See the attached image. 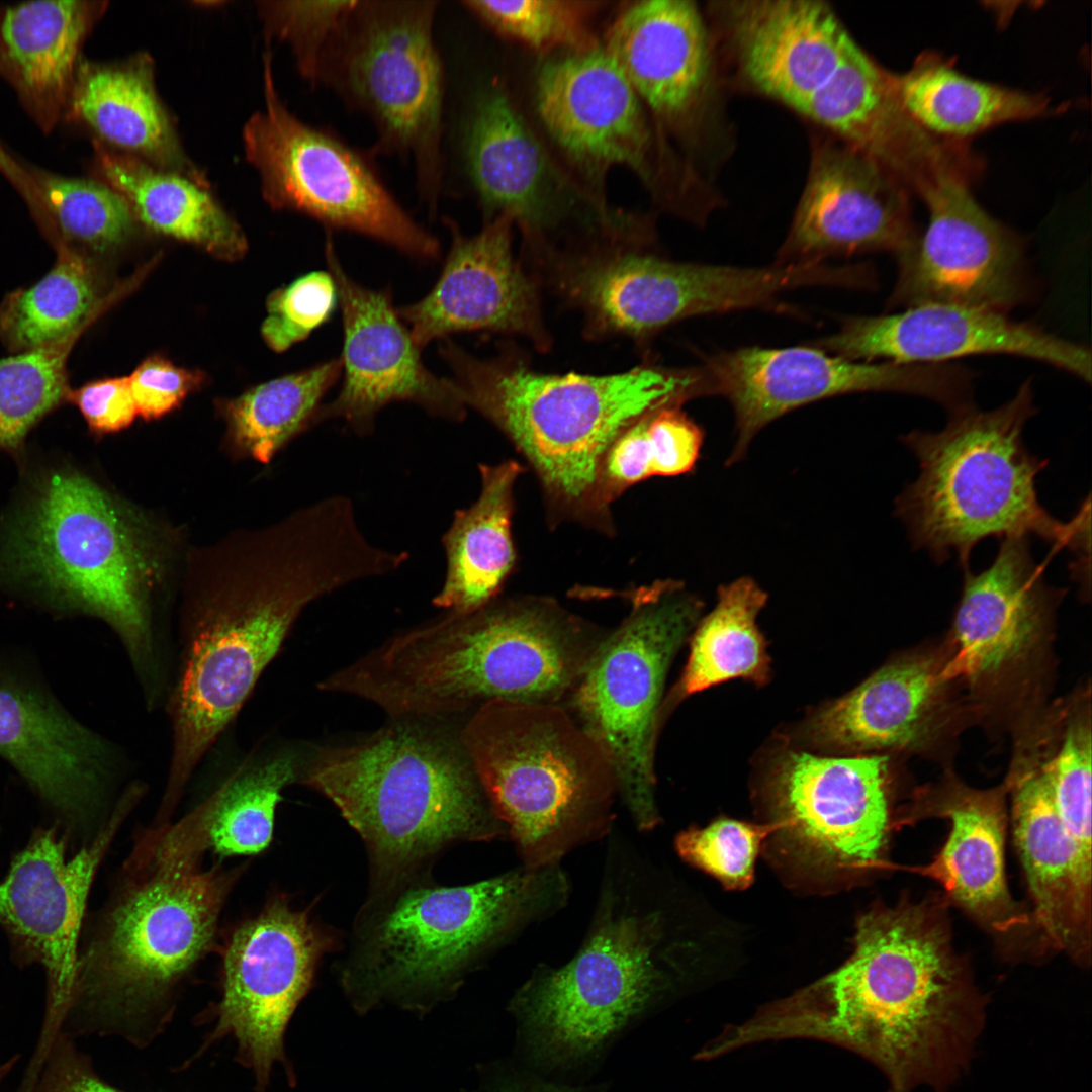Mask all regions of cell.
<instances>
[{
    "label": "cell",
    "instance_id": "6da1fadb",
    "mask_svg": "<svg viewBox=\"0 0 1092 1092\" xmlns=\"http://www.w3.org/2000/svg\"><path fill=\"white\" fill-rule=\"evenodd\" d=\"M938 901L877 906L856 927L835 972L726 1027L727 1046L808 1038L875 1064L887 1092H945L968 1068L984 1024V997L951 946Z\"/></svg>",
    "mask_w": 1092,
    "mask_h": 1092
},
{
    "label": "cell",
    "instance_id": "7a4b0ae2",
    "mask_svg": "<svg viewBox=\"0 0 1092 1092\" xmlns=\"http://www.w3.org/2000/svg\"><path fill=\"white\" fill-rule=\"evenodd\" d=\"M184 605L168 703L172 748L161 804L174 809L194 770L233 722L313 601L393 573L397 559L362 532L353 503L331 495L261 535L259 554Z\"/></svg>",
    "mask_w": 1092,
    "mask_h": 1092
},
{
    "label": "cell",
    "instance_id": "3957f363",
    "mask_svg": "<svg viewBox=\"0 0 1092 1092\" xmlns=\"http://www.w3.org/2000/svg\"><path fill=\"white\" fill-rule=\"evenodd\" d=\"M587 931L565 963L538 964L511 997L527 1062L543 1072L596 1063L627 1027L662 1005L689 973L663 880L614 830Z\"/></svg>",
    "mask_w": 1092,
    "mask_h": 1092
},
{
    "label": "cell",
    "instance_id": "277c9868",
    "mask_svg": "<svg viewBox=\"0 0 1092 1092\" xmlns=\"http://www.w3.org/2000/svg\"><path fill=\"white\" fill-rule=\"evenodd\" d=\"M570 890L561 863L520 864L458 886L441 885L430 872L369 890L337 965L340 986L361 1014L385 1004L426 1014L504 946L565 908Z\"/></svg>",
    "mask_w": 1092,
    "mask_h": 1092
},
{
    "label": "cell",
    "instance_id": "5b68a950",
    "mask_svg": "<svg viewBox=\"0 0 1092 1092\" xmlns=\"http://www.w3.org/2000/svg\"><path fill=\"white\" fill-rule=\"evenodd\" d=\"M550 599L493 600L400 633L321 682L399 719H429L495 700L556 705L597 644Z\"/></svg>",
    "mask_w": 1092,
    "mask_h": 1092
},
{
    "label": "cell",
    "instance_id": "8992f818",
    "mask_svg": "<svg viewBox=\"0 0 1092 1092\" xmlns=\"http://www.w3.org/2000/svg\"><path fill=\"white\" fill-rule=\"evenodd\" d=\"M439 351L465 407L492 423L536 474L549 520L607 534L612 516L599 483L613 443L643 416L704 395L698 368L644 364L612 375H556L510 350L480 359L447 338Z\"/></svg>",
    "mask_w": 1092,
    "mask_h": 1092
},
{
    "label": "cell",
    "instance_id": "52a82bcc",
    "mask_svg": "<svg viewBox=\"0 0 1092 1092\" xmlns=\"http://www.w3.org/2000/svg\"><path fill=\"white\" fill-rule=\"evenodd\" d=\"M314 749L298 780L363 841L369 890L430 873L450 847L508 837L459 741L415 719Z\"/></svg>",
    "mask_w": 1092,
    "mask_h": 1092
},
{
    "label": "cell",
    "instance_id": "ba28073f",
    "mask_svg": "<svg viewBox=\"0 0 1092 1092\" xmlns=\"http://www.w3.org/2000/svg\"><path fill=\"white\" fill-rule=\"evenodd\" d=\"M1035 412L1028 379L997 408L981 411L970 402L953 410L942 430L903 437L920 474L899 494L895 512L915 549L939 564L956 557L966 569L985 538L1035 535L1055 548H1070L1084 563L1090 503L1068 523L1040 505L1035 481L1045 462L1022 439Z\"/></svg>",
    "mask_w": 1092,
    "mask_h": 1092
},
{
    "label": "cell",
    "instance_id": "9c48e42d",
    "mask_svg": "<svg viewBox=\"0 0 1092 1092\" xmlns=\"http://www.w3.org/2000/svg\"><path fill=\"white\" fill-rule=\"evenodd\" d=\"M152 542L102 486L60 468L36 484L8 544L13 577L35 602L55 613L98 618L115 632L148 699L158 674L149 602L159 564Z\"/></svg>",
    "mask_w": 1092,
    "mask_h": 1092
},
{
    "label": "cell",
    "instance_id": "30bf717a",
    "mask_svg": "<svg viewBox=\"0 0 1092 1092\" xmlns=\"http://www.w3.org/2000/svg\"><path fill=\"white\" fill-rule=\"evenodd\" d=\"M458 738L521 866L561 863L613 831L612 766L557 705L488 702Z\"/></svg>",
    "mask_w": 1092,
    "mask_h": 1092
},
{
    "label": "cell",
    "instance_id": "8fae6325",
    "mask_svg": "<svg viewBox=\"0 0 1092 1092\" xmlns=\"http://www.w3.org/2000/svg\"><path fill=\"white\" fill-rule=\"evenodd\" d=\"M162 838L80 962L65 1032L116 1030L148 1015L209 946L231 878ZM69 1034V1036H70Z\"/></svg>",
    "mask_w": 1092,
    "mask_h": 1092
},
{
    "label": "cell",
    "instance_id": "7c38bea8",
    "mask_svg": "<svg viewBox=\"0 0 1092 1092\" xmlns=\"http://www.w3.org/2000/svg\"><path fill=\"white\" fill-rule=\"evenodd\" d=\"M629 599V614L597 644L572 702L579 726L612 766L634 826L647 832L661 821L654 751L665 675L701 606L672 580L637 589Z\"/></svg>",
    "mask_w": 1092,
    "mask_h": 1092
},
{
    "label": "cell",
    "instance_id": "4fadbf2b",
    "mask_svg": "<svg viewBox=\"0 0 1092 1092\" xmlns=\"http://www.w3.org/2000/svg\"><path fill=\"white\" fill-rule=\"evenodd\" d=\"M436 1H357L332 39L326 75L367 114L377 149L411 158L421 197L442 187L444 71L434 40Z\"/></svg>",
    "mask_w": 1092,
    "mask_h": 1092
},
{
    "label": "cell",
    "instance_id": "5bb4252c",
    "mask_svg": "<svg viewBox=\"0 0 1092 1092\" xmlns=\"http://www.w3.org/2000/svg\"><path fill=\"white\" fill-rule=\"evenodd\" d=\"M652 235L630 231L595 237L583 246L553 247L535 267L580 309L589 336L644 340L687 317L763 305L767 283L761 270L659 257L648 250Z\"/></svg>",
    "mask_w": 1092,
    "mask_h": 1092
},
{
    "label": "cell",
    "instance_id": "9a60e30c",
    "mask_svg": "<svg viewBox=\"0 0 1092 1092\" xmlns=\"http://www.w3.org/2000/svg\"><path fill=\"white\" fill-rule=\"evenodd\" d=\"M264 93V109L246 124L244 143L273 206L369 236L420 260L439 256L437 239L404 211L364 155L287 110L275 89L269 54Z\"/></svg>",
    "mask_w": 1092,
    "mask_h": 1092
},
{
    "label": "cell",
    "instance_id": "2e32d148",
    "mask_svg": "<svg viewBox=\"0 0 1092 1092\" xmlns=\"http://www.w3.org/2000/svg\"><path fill=\"white\" fill-rule=\"evenodd\" d=\"M888 760L783 753L766 784L779 845L823 876L854 878L874 870L891 829Z\"/></svg>",
    "mask_w": 1092,
    "mask_h": 1092
},
{
    "label": "cell",
    "instance_id": "e0dca14e",
    "mask_svg": "<svg viewBox=\"0 0 1092 1092\" xmlns=\"http://www.w3.org/2000/svg\"><path fill=\"white\" fill-rule=\"evenodd\" d=\"M340 945L338 933L311 908L295 909L281 895L236 929L223 960L222 997L210 1041L232 1035L238 1059L264 1092L276 1062L286 1065L284 1034L313 985L323 958Z\"/></svg>",
    "mask_w": 1092,
    "mask_h": 1092
},
{
    "label": "cell",
    "instance_id": "ac0fdd59",
    "mask_svg": "<svg viewBox=\"0 0 1092 1092\" xmlns=\"http://www.w3.org/2000/svg\"><path fill=\"white\" fill-rule=\"evenodd\" d=\"M708 394L731 403L736 442L728 463L740 460L754 436L788 412L826 397L890 391L924 396L950 411L970 399L971 373L945 363H870L816 347L742 348L712 356L701 367Z\"/></svg>",
    "mask_w": 1092,
    "mask_h": 1092
},
{
    "label": "cell",
    "instance_id": "d6986e66",
    "mask_svg": "<svg viewBox=\"0 0 1092 1092\" xmlns=\"http://www.w3.org/2000/svg\"><path fill=\"white\" fill-rule=\"evenodd\" d=\"M128 789L112 817L87 847L72 858L54 828L37 832L0 883V923L16 946L47 972V1010L31 1060L47 1054L74 1005L80 962L78 938L90 887L120 824L139 800Z\"/></svg>",
    "mask_w": 1092,
    "mask_h": 1092
},
{
    "label": "cell",
    "instance_id": "ffe728a7",
    "mask_svg": "<svg viewBox=\"0 0 1092 1092\" xmlns=\"http://www.w3.org/2000/svg\"><path fill=\"white\" fill-rule=\"evenodd\" d=\"M972 182L944 175L920 196L928 224L895 255L889 309L943 303L1008 313L1027 299L1024 243L981 207Z\"/></svg>",
    "mask_w": 1092,
    "mask_h": 1092
},
{
    "label": "cell",
    "instance_id": "44dd1931",
    "mask_svg": "<svg viewBox=\"0 0 1092 1092\" xmlns=\"http://www.w3.org/2000/svg\"><path fill=\"white\" fill-rule=\"evenodd\" d=\"M1062 594L1046 584L1029 536L1003 538L987 568L964 569L945 648L951 676L978 698L1020 686L1045 652Z\"/></svg>",
    "mask_w": 1092,
    "mask_h": 1092
},
{
    "label": "cell",
    "instance_id": "7402d4cb",
    "mask_svg": "<svg viewBox=\"0 0 1092 1092\" xmlns=\"http://www.w3.org/2000/svg\"><path fill=\"white\" fill-rule=\"evenodd\" d=\"M325 258L342 312L344 378L337 396L318 408L313 425L340 419L357 435L367 436L379 411L395 401L417 404L447 421H463L467 408L452 380L424 365L390 292L366 288L347 275L331 239Z\"/></svg>",
    "mask_w": 1092,
    "mask_h": 1092
},
{
    "label": "cell",
    "instance_id": "603a6c76",
    "mask_svg": "<svg viewBox=\"0 0 1092 1092\" xmlns=\"http://www.w3.org/2000/svg\"><path fill=\"white\" fill-rule=\"evenodd\" d=\"M536 103L549 135L594 185L603 209L600 183L616 165L631 168L656 193L655 136L641 99L603 47L547 61Z\"/></svg>",
    "mask_w": 1092,
    "mask_h": 1092
},
{
    "label": "cell",
    "instance_id": "cb8c5ba5",
    "mask_svg": "<svg viewBox=\"0 0 1092 1092\" xmlns=\"http://www.w3.org/2000/svg\"><path fill=\"white\" fill-rule=\"evenodd\" d=\"M0 757L75 824L100 811L120 762L112 743L67 711L40 677L1 656Z\"/></svg>",
    "mask_w": 1092,
    "mask_h": 1092
},
{
    "label": "cell",
    "instance_id": "d4e9b609",
    "mask_svg": "<svg viewBox=\"0 0 1092 1092\" xmlns=\"http://www.w3.org/2000/svg\"><path fill=\"white\" fill-rule=\"evenodd\" d=\"M909 192L886 167L853 146L819 144L776 264L884 251L895 256L919 235Z\"/></svg>",
    "mask_w": 1092,
    "mask_h": 1092
},
{
    "label": "cell",
    "instance_id": "484cf974",
    "mask_svg": "<svg viewBox=\"0 0 1092 1092\" xmlns=\"http://www.w3.org/2000/svg\"><path fill=\"white\" fill-rule=\"evenodd\" d=\"M815 347L852 361L939 364L959 357L1006 354L1040 361L1090 382L1091 352L1007 313L928 303L894 314L852 316Z\"/></svg>",
    "mask_w": 1092,
    "mask_h": 1092
},
{
    "label": "cell",
    "instance_id": "4316f807",
    "mask_svg": "<svg viewBox=\"0 0 1092 1092\" xmlns=\"http://www.w3.org/2000/svg\"><path fill=\"white\" fill-rule=\"evenodd\" d=\"M513 223L499 215L468 237L448 222L452 241L437 282L422 299L397 308L420 350L434 340L473 331L516 334L542 351L550 347L539 280L514 256Z\"/></svg>",
    "mask_w": 1092,
    "mask_h": 1092
},
{
    "label": "cell",
    "instance_id": "83f0119b",
    "mask_svg": "<svg viewBox=\"0 0 1092 1092\" xmlns=\"http://www.w3.org/2000/svg\"><path fill=\"white\" fill-rule=\"evenodd\" d=\"M954 682L945 650L900 656L815 713L805 736L818 746L869 754L923 751L948 731Z\"/></svg>",
    "mask_w": 1092,
    "mask_h": 1092
},
{
    "label": "cell",
    "instance_id": "f1b7e54d",
    "mask_svg": "<svg viewBox=\"0 0 1092 1092\" xmlns=\"http://www.w3.org/2000/svg\"><path fill=\"white\" fill-rule=\"evenodd\" d=\"M1006 787L1035 924L1053 947L1082 959L1090 949L1091 864L1057 812L1041 745L1018 749Z\"/></svg>",
    "mask_w": 1092,
    "mask_h": 1092
},
{
    "label": "cell",
    "instance_id": "f546056e",
    "mask_svg": "<svg viewBox=\"0 0 1092 1092\" xmlns=\"http://www.w3.org/2000/svg\"><path fill=\"white\" fill-rule=\"evenodd\" d=\"M721 10L744 79L797 112L855 43L824 2L733 1Z\"/></svg>",
    "mask_w": 1092,
    "mask_h": 1092
},
{
    "label": "cell",
    "instance_id": "4dcf8cb0",
    "mask_svg": "<svg viewBox=\"0 0 1092 1092\" xmlns=\"http://www.w3.org/2000/svg\"><path fill=\"white\" fill-rule=\"evenodd\" d=\"M463 151L487 220L506 215L517 222L528 252L548 245L559 181L502 86L491 84L476 96L463 130Z\"/></svg>",
    "mask_w": 1092,
    "mask_h": 1092
},
{
    "label": "cell",
    "instance_id": "1f68e13d",
    "mask_svg": "<svg viewBox=\"0 0 1092 1092\" xmlns=\"http://www.w3.org/2000/svg\"><path fill=\"white\" fill-rule=\"evenodd\" d=\"M604 49L641 101L669 126L689 122L705 98L712 58L693 1L632 3L615 18Z\"/></svg>",
    "mask_w": 1092,
    "mask_h": 1092
},
{
    "label": "cell",
    "instance_id": "d6a6232c",
    "mask_svg": "<svg viewBox=\"0 0 1092 1092\" xmlns=\"http://www.w3.org/2000/svg\"><path fill=\"white\" fill-rule=\"evenodd\" d=\"M1006 793V785L978 790L945 779L921 791L907 817L949 820L951 829L932 873L960 906L997 932L1018 928L1029 917L1005 879Z\"/></svg>",
    "mask_w": 1092,
    "mask_h": 1092
},
{
    "label": "cell",
    "instance_id": "836d02e7",
    "mask_svg": "<svg viewBox=\"0 0 1092 1092\" xmlns=\"http://www.w3.org/2000/svg\"><path fill=\"white\" fill-rule=\"evenodd\" d=\"M105 9L82 0L0 8V77L44 133L67 118L82 47Z\"/></svg>",
    "mask_w": 1092,
    "mask_h": 1092
},
{
    "label": "cell",
    "instance_id": "e575fe53",
    "mask_svg": "<svg viewBox=\"0 0 1092 1092\" xmlns=\"http://www.w3.org/2000/svg\"><path fill=\"white\" fill-rule=\"evenodd\" d=\"M67 118L159 168L205 186L203 176L185 158L158 98L153 64L146 55L112 65L81 61Z\"/></svg>",
    "mask_w": 1092,
    "mask_h": 1092
},
{
    "label": "cell",
    "instance_id": "d590c367",
    "mask_svg": "<svg viewBox=\"0 0 1092 1092\" xmlns=\"http://www.w3.org/2000/svg\"><path fill=\"white\" fill-rule=\"evenodd\" d=\"M522 471L515 460L479 464L477 499L454 513L442 538L446 572L433 598L436 607L465 614L496 599L516 563L512 518L514 488Z\"/></svg>",
    "mask_w": 1092,
    "mask_h": 1092
},
{
    "label": "cell",
    "instance_id": "8d00e7d4",
    "mask_svg": "<svg viewBox=\"0 0 1092 1092\" xmlns=\"http://www.w3.org/2000/svg\"><path fill=\"white\" fill-rule=\"evenodd\" d=\"M94 148L100 181L116 191L148 226L221 257L236 258L245 251L243 233L204 186L100 142Z\"/></svg>",
    "mask_w": 1092,
    "mask_h": 1092
},
{
    "label": "cell",
    "instance_id": "74e56055",
    "mask_svg": "<svg viewBox=\"0 0 1092 1092\" xmlns=\"http://www.w3.org/2000/svg\"><path fill=\"white\" fill-rule=\"evenodd\" d=\"M892 83L908 114L945 140L963 141L1004 122L1052 112L1044 95L974 80L930 52L904 74H892Z\"/></svg>",
    "mask_w": 1092,
    "mask_h": 1092
},
{
    "label": "cell",
    "instance_id": "f35d334b",
    "mask_svg": "<svg viewBox=\"0 0 1092 1092\" xmlns=\"http://www.w3.org/2000/svg\"><path fill=\"white\" fill-rule=\"evenodd\" d=\"M301 763L292 750L256 752L182 822L197 846L223 856L251 855L270 844L283 790Z\"/></svg>",
    "mask_w": 1092,
    "mask_h": 1092
},
{
    "label": "cell",
    "instance_id": "ab89813d",
    "mask_svg": "<svg viewBox=\"0 0 1092 1092\" xmlns=\"http://www.w3.org/2000/svg\"><path fill=\"white\" fill-rule=\"evenodd\" d=\"M766 600L749 577L719 588L715 608L692 637L689 659L674 689L677 700L734 678L760 686L768 680L766 643L756 625Z\"/></svg>",
    "mask_w": 1092,
    "mask_h": 1092
},
{
    "label": "cell",
    "instance_id": "60d3db41",
    "mask_svg": "<svg viewBox=\"0 0 1092 1092\" xmlns=\"http://www.w3.org/2000/svg\"><path fill=\"white\" fill-rule=\"evenodd\" d=\"M56 254L47 274L7 293L0 304V340L11 353L81 335L99 312L101 280L93 260Z\"/></svg>",
    "mask_w": 1092,
    "mask_h": 1092
},
{
    "label": "cell",
    "instance_id": "b9f144b4",
    "mask_svg": "<svg viewBox=\"0 0 1092 1092\" xmlns=\"http://www.w3.org/2000/svg\"><path fill=\"white\" fill-rule=\"evenodd\" d=\"M342 374L340 358L267 381L225 408L235 448L268 463L292 438L313 425L323 397Z\"/></svg>",
    "mask_w": 1092,
    "mask_h": 1092
},
{
    "label": "cell",
    "instance_id": "7bdbcfd3",
    "mask_svg": "<svg viewBox=\"0 0 1092 1092\" xmlns=\"http://www.w3.org/2000/svg\"><path fill=\"white\" fill-rule=\"evenodd\" d=\"M41 197L34 219L56 253L92 260L122 244L132 230L127 202L105 183L29 167Z\"/></svg>",
    "mask_w": 1092,
    "mask_h": 1092
},
{
    "label": "cell",
    "instance_id": "ee69618b",
    "mask_svg": "<svg viewBox=\"0 0 1092 1092\" xmlns=\"http://www.w3.org/2000/svg\"><path fill=\"white\" fill-rule=\"evenodd\" d=\"M703 438L700 427L677 405L655 410L633 423L604 460L599 483L604 510L610 513L611 504L642 480L694 469Z\"/></svg>",
    "mask_w": 1092,
    "mask_h": 1092
},
{
    "label": "cell",
    "instance_id": "f6af8a7d",
    "mask_svg": "<svg viewBox=\"0 0 1092 1092\" xmlns=\"http://www.w3.org/2000/svg\"><path fill=\"white\" fill-rule=\"evenodd\" d=\"M80 336L0 360V451L18 452L30 430L67 402V364Z\"/></svg>",
    "mask_w": 1092,
    "mask_h": 1092
},
{
    "label": "cell",
    "instance_id": "bcb514c9",
    "mask_svg": "<svg viewBox=\"0 0 1092 1092\" xmlns=\"http://www.w3.org/2000/svg\"><path fill=\"white\" fill-rule=\"evenodd\" d=\"M1060 740L1041 739L1054 804L1083 859L1091 864V720L1084 696L1064 709Z\"/></svg>",
    "mask_w": 1092,
    "mask_h": 1092
},
{
    "label": "cell",
    "instance_id": "7dc6e473",
    "mask_svg": "<svg viewBox=\"0 0 1092 1092\" xmlns=\"http://www.w3.org/2000/svg\"><path fill=\"white\" fill-rule=\"evenodd\" d=\"M462 3L494 31L535 50L579 52L598 46L587 24L594 9L589 2L467 0Z\"/></svg>",
    "mask_w": 1092,
    "mask_h": 1092
},
{
    "label": "cell",
    "instance_id": "c3c4849f",
    "mask_svg": "<svg viewBox=\"0 0 1092 1092\" xmlns=\"http://www.w3.org/2000/svg\"><path fill=\"white\" fill-rule=\"evenodd\" d=\"M776 831L765 825L720 818L708 826L690 827L674 840L686 862L719 880L729 890H744L753 880L755 860L762 841Z\"/></svg>",
    "mask_w": 1092,
    "mask_h": 1092
},
{
    "label": "cell",
    "instance_id": "681fc988",
    "mask_svg": "<svg viewBox=\"0 0 1092 1092\" xmlns=\"http://www.w3.org/2000/svg\"><path fill=\"white\" fill-rule=\"evenodd\" d=\"M357 1L264 2L261 13L267 31L291 47L301 75L316 81L328 47Z\"/></svg>",
    "mask_w": 1092,
    "mask_h": 1092
},
{
    "label": "cell",
    "instance_id": "f907efd6",
    "mask_svg": "<svg viewBox=\"0 0 1092 1092\" xmlns=\"http://www.w3.org/2000/svg\"><path fill=\"white\" fill-rule=\"evenodd\" d=\"M337 303V287L329 272L305 274L270 296L262 325L264 340L276 352L285 351L327 323Z\"/></svg>",
    "mask_w": 1092,
    "mask_h": 1092
},
{
    "label": "cell",
    "instance_id": "816d5d0a",
    "mask_svg": "<svg viewBox=\"0 0 1092 1092\" xmlns=\"http://www.w3.org/2000/svg\"><path fill=\"white\" fill-rule=\"evenodd\" d=\"M17 1092H123L94 1071L87 1055L71 1037L59 1033L50 1045L34 1078Z\"/></svg>",
    "mask_w": 1092,
    "mask_h": 1092
},
{
    "label": "cell",
    "instance_id": "f5cc1de1",
    "mask_svg": "<svg viewBox=\"0 0 1092 1092\" xmlns=\"http://www.w3.org/2000/svg\"><path fill=\"white\" fill-rule=\"evenodd\" d=\"M128 379L138 415L157 419L176 408L199 383L200 376L163 358L151 357Z\"/></svg>",
    "mask_w": 1092,
    "mask_h": 1092
},
{
    "label": "cell",
    "instance_id": "db71d44e",
    "mask_svg": "<svg viewBox=\"0 0 1092 1092\" xmlns=\"http://www.w3.org/2000/svg\"><path fill=\"white\" fill-rule=\"evenodd\" d=\"M67 402L74 404L95 435L127 428L138 416L128 377L89 381L70 389Z\"/></svg>",
    "mask_w": 1092,
    "mask_h": 1092
},
{
    "label": "cell",
    "instance_id": "11a10c76",
    "mask_svg": "<svg viewBox=\"0 0 1092 1092\" xmlns=\"http://www.w3.org/2000/svg\"><path fill=\"white\" fill-rule=\"evenodd\" d=\"M478 1071L479 1086L474 1092H602L598 1086L553 1082L532 1069L509 1061L491 1062L479 1067Z\"/></svg>",
    "mask_w": 1092,
    "mask_h": 1092
},
{
    "label": "cell",
    "instance_id": "9f6ffc18",
    "mask_svg": "<svg viewBox=\"0 0 1092 1092\" xmlns=\"http://www.w3.org/2000/svg\"><path fill=\"white\" fill-rule=\"evenodd\" d=\"M0 173L18 192L31 215L40 208L41 197L29 167L17 161L0 142Z\"/></svg>",
    "mask_w": 1092,
    "mask_h": 1092
}]
</instances>
